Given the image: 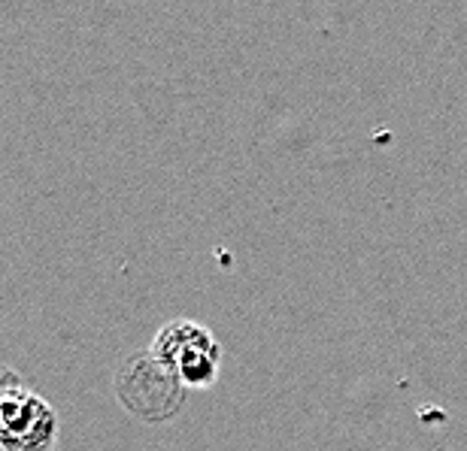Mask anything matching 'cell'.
Returning a JSON list of instances; mask_svg holds the SVG:
<instances>
[{
    "label": "cell",
    "instance_id": "obj_1",
    "mask_svg": "<svg viewBox=\"0 0 467 451\" xmlns=\"http://www.w3.org/2000/svg\"><path fill=\"white\" fill-rule=\"evenodd\" d=\"M58 430L52 403L27 388L13 366H0V451H52Z\"/></svg>",
    "mask_w": 467,
    "mask_h": 451
},
{
    "label": "cell",
    "instance_id": "obj_2",
    "mask_svg": "<svg viewBox=\"0 0 467 451\" xmlns=\"http://www.w3.org/2000/svg\"><path fill=\"white\" fill-rule=\"evenodd\" d=\"M113 391L121 406L146 425L171 421L185 400L182 379L176 375L173 366L158 361L152 352L130 354L116 370Z\"/></svg>",
    "mask_w": 467,
    "mask_h": 451
},
{
    "label": "cell",
    "instance_id": "obj_3",
    "mask_svg": "<svg viewBox=\"0 0 467 451\" xmlns=\"http://www.w3.org/2000/svg\"><path fill=\"white\" fill-rule=\"evenodd\" d=\"M158 361L173 366L185 388H210L219 375L222 349L207 327L189 318H176L155 333L152 349Z\"/></svg>",
    "mask_w": 467,
    "mask_h": 451
}]
</instances>
